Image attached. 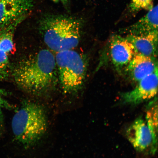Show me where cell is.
<instances>
[{
	"label": "cell",
	"instance_id": "cell-12",
	"mask_svg": "<svg viewBox=\"0 0 158 158\" xmlns=\"http://www.w3.org/2000/svg\"><path fill=\"white\" fill-rule=\"evenodd\" d=\"M158 31V5L135 23L120 29L121 34L138 35Z\"/></svg>",
	"mask_w": 158,
	"mask_h": 158
},
{
	"label": "cell",
	"instance_id": "cell-6",
	"mask_svg": "<svg viewBox=\"0 0 158 158\" xmlns=\"http://www.w3.org/2000/svg\"><path fill=\"white\" fill-rule=\"evenodd\" d=\"M158 94V62L153 72L138 82L133 89L121 94L122 104L136 105L151 100Z\"/></svg>",
	"mask_w": 158,
	"mask_h": 158
},
{
	"label": "cell",
	"instance_id": "cell-8",
	"mask_svg": "<svg viewBox=\"0 0 158 158\" xmlns=\"http://www.w3.org/2000/svg\"><path fill=\"white\" fill-rule=\"evenodd\" d=\"M23 21L19 19L0 28V79L6 78L9 74V55L15 49V31Z\"/></svg>",
	"mask_w": 158,
	"mask_h": 158
},
{
	"label": "cell",
	"instance_id": "cell-11",
	"mask_svg": "<svg viewBox=\"0 0 158 158\" xmlns=\"http://www.w3.org/2000/svg\"><path fill=\"white\" fill-rule=\"evenodd\" d=\"M133 45L136 52L152 58L158 55V31L138 35H127L125 37Z\"/></svg>",
	"mask_w": 158,
	"mask_h": 158
},
{
	"label": "cell",
	"instance_id": "cell-2",
	"mask_svg": "<svg viewBox=\"0 0 158 158\" xmlns=\"http://www.w3.org/2000/svg\"><path fill=\"white\" fill-rule=\"evenodd\" d=\"M11 126L16 141L25 149L35 147L48 131L49 121L46 109L37 102L23 101L13 116Z\"/></svg>",
	"mask_w": 158,
	"mask_h": 158
},
{
	"label": "cell",
	"instance_id": "cell-10",
	"mask_svg": "<svg viewBox=\"0 0 158 158\" xmlns=\"http://www.w3.org/2000/svg\"><path fill=\"white\" fill-rule=\"evenodd\" d=\"M158 62L157 58L137 53L124 70L130 79L138 82L153 72Z\"/></svg>",
	"mask_w": 158,
	"mask_h": 158
},
{
	"label": "cell",
	"instance_id": "cell-1",
	"mask_svg": "<svg viewBox=\"0 0 158 158\" xmlns=\"http://www.w3.org/2000/svg\"><path fill=\"white\" fill-rule=\"evenodd\" d=\"M15 81L21 89L33 95L41 96L52 89L58 79L55 57L43 49L25 57L13 72Z\"/></svg>",
	"mask_w": 158,
	"mask_h": 158
},
{
	"label": "cell",
	"instance_id": "cell-15",
	"mask_svg": "<svg viewBox=\"0 0 158 158\" xmlns=\"http://www.w3.org/2000/svg\"><path fill=\"white\" fill-rule=\"evenodd\" d=\"M4 108L11 110L13 108L11 105L4 99L0 94V128L2 130H3L4 126V117L2 112V109Z\"/></svg>",
	"mask_w": 158,
	"mask_h": 158
},
{
	"label": "cell",
	"instance_id": "cell-14",
	"mask_svg": "<svg viewBox=\"0 0 158 158\" xmlns=\"http://www.w3.org/2000/svg\"><path fill=\"white\" fill-rule=\"evenodd\" d=\"M154 0H131L128 7V11L135 14L143 10L149 11L153 7Z\"/></svg>",
	"mask_w": 158,
	"mask_h": 158
},
{
	"label": "cell",
	"instance_id": "cell-17",
	"mask_svg": "<svg viewBox=\"0 0 158 158\" xmlns=\"http://www.w3.org/2000/svg\"><path fill=\"white\" fill-rule=\"evenodd\" d=\"M2 130L0 128V137L2 135Z\"/></svg>",
	"mask_w": 158,
	"mask_h": 158
},
{
	"label": "cell",
	"instance_id": "cell-3",
	"mask_svg": "<svg viewBox=\"0 0 158 158\" xmlns=\"http://www.w3.org/2000/svg\"><path fill=\"white\" fill-rule=\"evenodd\" d=\"M39 27L45 44L58 52L78 46L81 38L83 22L73 16L48 15L41 18Z\"/></svg>",
	"mask_w": 158,
	"mask_h": 158
},
{
	"label": "cell",
	"instance_id": "cell-4",
	"mask_svg": "<svg viewBox=\"0 0 158 158\" xmlns=\"http://www.w3.org/2000/svg\"><path fill=\"white\" fill-rule=\"evenodd\" d=\"M58 78L64 94L76 95L83 87L88 68L86 57L73 49L61 51L55 56Z\"/></svg>",
	"mask_w": 158,
	"mask_h": 158
},
{
	"label": "cell",
	"instance_id": "cell-7",
	"mask_svg": "<svg viewBox=\"0 0 158 158\" xmlns=\"http://www.w3.org/2000/svg\"><path fill=\"white\" fill-rule=\"evenodd\" d=\"M110 50L112 64L118 73L125 70L137 54L133 45L126 37L119 35H113L110 39Z\"/></svg>",
	"mask_w": 158,
	"mask_h": 158
},
{
	"label": "cell",
	"instance_id": "cell-9",
	"mask_svg": "<svg viewBox=\"0 0 158 158\" xmlns=\"http://www.w3.org/2000/svg\"><path fill=\"white\" fill-rule=\"evenodd\" d=\"M34 0H0V28L20 19L32 10Z\"/></svg>",
	"mask_w": 158,
	"mask_h": 158
},
{
	"label": "cell",
	"instance_id": "cell-16",
	"mask_svg": "<svg viewBox=\"0 0 158 158\" xmlns=\"http://www.w3.org/2000/svg\"><path fill=\"white\" fill-rule=\"evenodd\" d=\"M52 1L55 2H61L64 5H66L68 3V0H52Z\"/></svg>",
	"mask_w": 158,
	"mask_h": 158
},
{
	"label": "cell",
	"instance_id": "cell-5",
	"mask_svg": "<svg viewBox=\"0 0 158 158\" xmlns=\"http://www.w3.org/2000/svg\"><path fill=\"white\" fill-rule=\"evenodd\" d=\"M126 136L137 151L154 155L158 146V137L151 120L146 116L135 120L126 130Z\"/></svg>",
	"mask_w": 158,
	"mask_h": 158
},
{
	"label": "cell",
	"instance_id": "cell-13",
	"mask_svg": "<svg viewBox=\"0 0 158 158\" xmlns=\"http://www.w3.org/2000/svg\"><path fill=\"white\" fill-rule=\"evenodd\" d=\"M148 104L146 116L151 120L158 135V94Z\"/></svg>",
	"mask_w": 158,
	"mask_h": 158
}]
</instances>
